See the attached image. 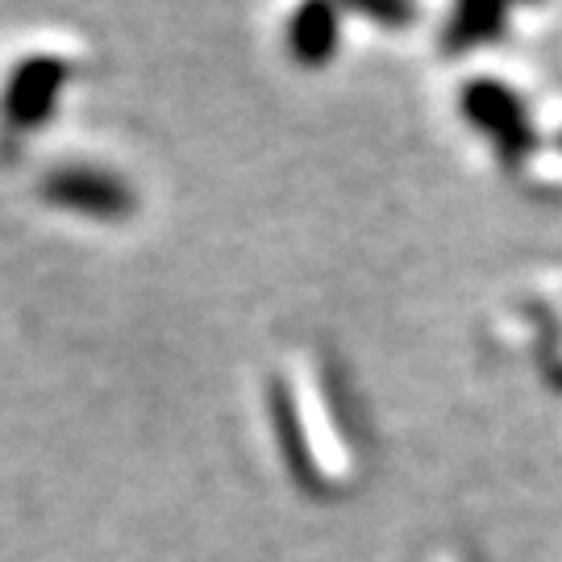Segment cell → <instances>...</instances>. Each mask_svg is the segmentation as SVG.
Returning a JSON list of instances; mask_svg holds the SVG:
<instances>
[{
  "instance_id": "obj_2",
  "label": "cell",
  "mask_w": 562,
  "mask_h": 562,
  "mask_svg": "<svg viewBox=\"0 0 562 562\" xmlns=\"http://www.w3.org/2000/svg\"><path fill=\"white\" fill-rule=\"evenodd\" d=\"M38 196L50 209L76 213L88 222H130L138 213V192L125 176L88 167V162H63L38 180Z\"/></svg>"
},
{
  "instance_id": "obj_3",
  "label": "cell",
  "mask_w": 562,
  "mask_h": 562,
  "mask_svg": "<svg viewBox=\"0 0 562 562\" xmlns=\"http://www.w3.org/2000/svg\"><path fill=\"white\" fill-rule=\"evenodd\" d=\"M288 46L301 63H325L338 46V13L325 4H304L288 25Z\"/></svg>"
},
{
  "instance_id": "obj_1",
  "label": "cell",
  "mask_w": 562,
  "mask_h": 562,
  "mask_svg": "<svg viewBox=\"0 0 562 562\" xmlns=\"http://www.w3.org/2000/svg\"><path fill=\"white\" fill-rule=\"evenodd\" d=\"M71 83V63L59 55H25L13 63L0 88V138L21 142L59 113V101Z\"/></svg>"
}]
</instances>
